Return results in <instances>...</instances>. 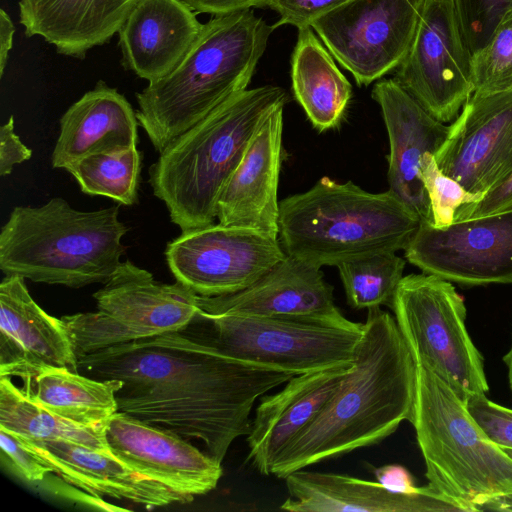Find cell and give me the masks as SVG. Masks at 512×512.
Here are the masks:
<instances>
[{"label": "cell", "instance_id": "1", "mask_svg": "<svg viewBox=\"0 0 512 512\" xmlns=\"http://www.w3.org/2000/svg\"><path fill=\"white\" fill-rule=\"evenodd\" d=\"M78 372L122 381L119 412L201 440L220 463L233 441L249 434L255 401L296 375L226 357L189 324L78 357Z\"/></svg>", "mask_w": 512, "mask_h": 512}, {"label": "cell", "instance_id": "2", "mask_svg": "<svg viewBox=\"0 0 512 512\" xmlns=\"http://www.w3.org/2000/svg\"><path fill=\"white\" fill-rule=\"evenodd\" d=\"M417 364L395 318L368 309L352 370L316 419L281 452L271 475L284 479L305 467L380 443L411 421Z\"/></svg>", "mask_w": 512, "mask_h": 512}, {"label": "cell", "instance_id": "3", "mask_svg": "<svg viewBox=\"0 0 512 512\" xmlns=\"http://www.w3.org/2000/svg\"><path fill=\"white\" fill-rule=\"evenodd\" d=\"M275 26L251 9L214 15L178 66L136 94V117L157 152L247 89Z\"/></svg>", "mask_w": 512, "mask_h": 512}, {"label": "cell", "instance_id": "4", "mask_svg": "<svg viewBox=\"0 0 512 512\" xmlns=\"http://www.w3.org/2000/svg\"><path fill=\"white\" fill-rule=\"evenodd\" d=\"M286 91L274 85L246 89L174 139L149 168V184L182 231L214 223L217 202L259 126Z\"/></svg>", "mask_w": 512, "mask_h": 512}, {"label": "cell", "instance_id": "5", "mask_svg": "<svg viewBox=\"0 0 512 512\" xmlns=\"http://www.w3.org/2000/svg\"><path fill=\"white\" fill-rule=\"evenodd\" d=\"M420 218L390 190L370 193L324 176L279 203L278 238L286 255L316 266L404 250Z\"/></svg>", "mask_w": 512, "mask_h": 512}, {"label": "cell", "instance_id": "6", "mask_svg": "<svg viewBox=\"0 0 512 512\" xmlns=\"http://www.w3.org/2000/svg\"><path fill=\"white\" fill-rule=\"evenodd\" d=\"M128 229L119 206L80 211L61 197L16 206L0 231V269L5 276L70 288L105 284L121 264Z\"/></svg>", "mask_w": 512, "mask_h": 512}, {"label": "cell", "instance_id": "7", "mask_svg": "<svg viewBox=\"0 0 512 512\" xmlns=\"http://www.w3.org/2000/svg\"><path fill=\"white\" fill-rule=\"evenodd\" d=\"M410 423L429 485L466 512L512 493V458L485 434L451 386L422 364Z\"/></svg>", "mask_w": 512, "mask_h": 512}, {"label": "cell", "instance_id": "8", "mask_svg": "<svg viewBox=\"0 0 512 512\" xmlns=\"http://www.w3.org/2000/svg\"><path fill=\"white\" fill-rule=\"evenodd\" d=\"M218 353L245 363L302 374L353 364L363 323L339 326L305 318L209 314L189 323Z\"/></svg>", "mask_w": 512, "mask_h": 512}, {"label": "cell", "instance_id": "9", "mask_svg": "<svg viewBox=\"0 0 512 512\" xmlns=\"http://www.w3.org/2000/svg\"><path fill=\"white\" fill-rule=\"evenodd\" d=\"M390 308L416 364L431 369L464 402L489 391L483 357L466 329L464 299L450 281L405 276Z\"/></svg>", "mask_w": 512, "mask_h": 512}, {"label": "cell", "instance_id": "10", "mask_svg": "<svg viewBox=\"0 0 512 512\" xmlns=\"http://www.w3.org/2000/svg\"><path fill=\"white\" fill-rule=\"evenodd\" d=\"M97 311L61 317L77 357L186 327L198 295L183 283L165 284L130 260L93 294Z\"/></svg>", "mask_w": 512, "mask_h": 512}, {"label": "cell", "instance_id": "11", "mask_svg": "<svg viewBox=\"0 0 512 512\" xmlns=\"http://www.w3.org/2000/svg\"><path fill=\"white\" fill-rule=\"evenodd\" d=\"M424 0H349L312 24L359 86L396 69L407 55Z\"/></svg>", "mask_w": 512, "mask_h": 512}, {"label": "cell", "instance_id": "12", "mask_svg": "<svg viewBox=\"0 0 512 512\" xmlns=\"http://www.w3.org/2000/svg\"><path fill=\"white\" fill-rule=\"evenodd\" d=\"M398 83L435 119L448 122L474 93L471 53L453 0H424Z\"/></svg>", "mask_w": 512, "mask_h": 512}, {"label": "cell", "instance_id": "13", "mask_svg": "<svg viewBox=\"0 0 512 512\" xmlns=\"http://www.w3.org/2000/svg\"><path fill=\"white\" fill-rule=\"evenodd\" d=\"M285 256L278 237L220 223L182 231L165 249L176 281L206 297L249 287Z\"/></svg>", "mask_w": 512, "mask_h": 512}, {"label": "cell", "instance_id": "14", "mask_svg": "<svg viewBox=\"0 0 512 512\" xmlns=\"http://www.w3.org/2000/svg\"><path fill=\"white\" fill-rule=\"evenodd\" d=\"M404 251L424 273L448 281L512 283V207L441 228L421 222Z\"/></svg>", "mask_w": 512, "mask_h": 512}, {"label": "cell", "instance_id": "15", "mask_svg": "<svg viewBox=\"0 0 512 512\" xmlns=\"http://www.w3.org/2000/svg\"><path fill=\"white\" fill-rule=\"evenodd\" d=\"M439 168L484 195L512 173V89L473 93L434 155Z\"/></svg>", "mask_w": 512, "mask_h": 512}, {"label": "cell", "instance_id": "16", "mask_svg": "<svg viewBox=\"0 0 512 512\" xmlns=\"http://www.w3.org/2000/svg\"><path fill=\"white\" fill-rule=\"evenodd\" d=\"M105 438L127 465L193 498L213 490L222 476L221 463L184 437L119 411L108 421Z\"/></svg>", "mask_w": 512, "mask_h": 512}, {"label": "cell", "instance_id": "17", "mask_svg": "<svg viewBox=\"0 0 512 512\" xmlns=\"http://www.w3.org/2000/svg\"><path fill=\"white\" fill-rule=\"evenodd\" d=\"M321 267L286 255L249 287L232 294L198 295L199 309L209 314L286 316L351 326L335 305L333 287Z\"/></svg>", "mask_w": 512, "mask_h": 512}, {"label": "cell", "instance_id": "18", "mask_svg": "<svg viewBox=\"0 0 512 512\" xmlns=\"http://www.w3.org/2000/svg\"><path fill=\"white\" fill-rule=\"evenodd\" d=\"M388 133L389 189L421 220L431 223L428 195L420 178L422 158L435 153L450 126L431 116L395 78L378 81L372 90Z\"/></svg>", "mask_w": 512, "mask_h": 512}, {"label": "cell", "instance_id": "19", "mask_svg": "<svg viewBox=\"0 0 512 512\" xmlns=\"http://www.w3.org/2000/svg\"><path fill=\"white\" fill-rule=\"evenodd\" d=\"M284 107H276L262 122L224 185L217 202L220 224L278 237Z\"/></svg>", "mask_w": 512, "mask_h": 512}, {"label": "cell", "instance_id": "20", "mask_svg": "<svg viewBox=\"0 0 512 512\" xmlns=\"http://www.w3.org/2000/svg\"><path fill=\"white\" fill-rule=\"evenodd\" d=\"M353 364L296 374L282 390L265 395L255 410L247 435V460L263 475L281 452L319 415L341 387Z\"/></svg>", "mask_w": 512, "mask_h": 512}, {"label": "cell", "instance_id": "21", "mask_svg": "<svg viewBox=\"0 0 512 512\" xmlns=\"http://www.w3.org/2000/svg\"><path fill=\"white\" fill-rule=\"evenodd\" d=\"M39 366L78 372V357L62 319L45 312L30 295L24 278L0 283V376Z\"/></svg>", "mask_w": 512, "mask_h": 512}, {"label": "cell", "instance_id": "22", "mask_svg": "<svg viewBox=\"0 0 512 512\" xmlns=\"http://www.w3.org/2000/svg\"><path fill=\"white\" fill-rule=\"evenodd\" d=\"M18 437L52 467L53 473L95 497L125 499L148 509L194 499L138 472L110 450H96L66 440L31 441Z\"/></svg>", "mask_w": 512, "mask_h": 512}, {"label": "cell", "instance_id": "23", "mask_svg": "<svg viewBox=\"0 0 512 512\" xmlns=\"http://www.w3.org/2000/svg\"><path fill=\"white\" fill-rule=\"evenodd\" d=\"M284 480L289 497L280 509L290 512H466L429 484L418 493L402 494L389 491L379 482L303 469Z\"/></svg>", "mask_w": 512, "mask_h": 512}, {"label": "cell", "instance_id": "24", "mask_svg": "<svg viewBox=\"0 0 512 512\" xmlns=\"http://www.w3.org/2000/svg\"><path fill=\"white\" fill-rule=\"evenodd\" d=\"M203 24L182 0H139L120 28L122 65L153 82L171 73Z\"/></svg>", "mask_w": 512, "mask_h": 512}, {"label": "cell", "instance_id": "25", "mask_svg": "<svg viewBox=\"0 0 512 512\" xmlns=\"http://www.w3.org/2000/svg\"><path fill=\"white\" fill-rule=\"evenodd\" d=\"M139 0H20L19 21L27 37L40 36L59 54L83 58L107 43Z\"/></svg>", "mask_w": 512, "mask_h": 512}, {"label": "cell", "instance_id": "26", "mask_svg": "<svg viewBox=\"0 0 512 512\" xmlns=\"http://www.w3.org/2000/svg\"><path fill=\"white\" fill-rule=\"evenodd\" d=\"M51 155L53 168L66 169L82 157L137 146L139 122L130 102L99 81L60 118Z\"/></svg>", "mask_w": 512, "mask_h": 512}, {"label": "cell", "instance_id": "27", "mask_svg": "<svg viewBox=\"0 0 512 512\" xmlns=\"http://www.w3.org/2000/svg\"><path fill=\"white\" fill-rule=\"evenodd\" d=\"M20 387L43 407L85 427H106L118 412V379L98 380L68 368L39 366L18 372Z\"/></svg>", "mask_w": 512, "mask_h": 512}, {"label": "cell", "instance_id": "28", "mask_svg": "<svg viewBox=\"0 0 512 512\" xmlns=\"http://www.w3.org/2000/svg\"><path fill=\"white\" fill-rule=\"evenodd\" d=\"M298 31L291 57L294 96L316 129L334 128L349 104L352 86L312 27Z\"/></svg>", "mask_w": 512, "mask_h": 512}, {"label": "cell", "instance_id": "29", "mask_svg": "<svg viewBox=\"0 0 512 512\" xmlns=\"http://www.w3.org/2000/svg\"><path fill=\"white\" fill-rule=\"evenodd\" d=\"M0 428L31 441L66 440L110 450L106 427H85L59 417L29 397L9 376H0Z\"/></svg>", "mask_w": 512, "mask_h": 512}, {"label": "cell", "instance_id": "30", "mask_svg": "<svg viewBox=\"0 0 512 512\" xmlns=\"http://www.w3.org/2000/svg\"><path fill=\"white\" fill-rule=\"evenodd\" d=\"M83 193L131 206L138 201L141 152L137 146L86 155L66 169Z\"/></svg>", "mask_w": 512, "mask_h": 512}, {"label": "cell", "instance_id": "31", "mask_svg": "<svg viewBox=\"0 0 512 512\" xmlns=\"http://www.w3.org/2000/svg\"><path fill=\"white\" fill-rule=\"evenodd\" d=\"M336 267L352 308L390 307L403 278L405 260L396 252L385 251L344 261Z\"/></svg>", "mask_w": 512, "mask_h": 512}, {"label": "cell", "instance_id": "32", "mask_svg": "<svg viewBox=\"0 0 512 512\" xmlns=\"http://www.w3.org/2000/svg\"><path fill=\"white\" fill-rule=\"evenodd\" d=\"M474 93L512 89V7L498 22L485 45L471 55Z\"/></svg>", "mask_w": 512, "mask_h": 512}, {"label": "cell", "instance_id": "33", "mask_svg": "<svg viewBox=\"0 0 512 512\" xmlns=\"http://www.w3.org/2000/svg\"><path fill=\"white\" fill-rule=\"evenodd\" d=\"M420 178L430 203L431 224L435 227L453 224L460 207L483 198L482 195L469 192L458 181L446 175L432 153H426L422 158Z\"/></svg>", "mask_w": 512, "mask_h": 512}, {"label": "cell", "instance_id": "34", "mask_svg": "<svg viewBox=\"0 0 512 512\" xmlns=\"http://www.w3.org/2000/svg\"><path fill=\"white\" fill-rule=\"evenodd\" d=\"M460 30L471 55L488 41L512 0H453Z\"/></svg>", "mask_w": 512, "mask_h": 512}, {"label": "cell", "instance_id": "35", "mask_svg": "<svg viewBox=\"0 0 512 512\" xmlns=\"http://www.w3.org/2000/svg\"><path fill=\"white\" fill-rule=\"evenodd\" d=\"M467 409L485 434L501 448L512 449V410L489 400L485 394L470 397Z\"/></svg>", "mask_w": 512, "mask_h": 512}, {"label": "cell", "instance_id": "36", "mask_svg": "<svg viewBox=\"0 0 512 512\" xmlns=\"http://www.w3.org/2000/svg\"><path fill=\"white\" fill-rule=\"evenodd\" d=\"M0 447L2 461L26 482H38L53 473L52 467L28 449L16 434L3 428H0Z\"/></svg>", "mask_w": 512, "mask_h": 512}, {"label": "cell", "instance_id": "37", "mask_svg": "<svg viewBox=\"0 0 512 512\" xmlns=\"http://www.w3.org/2000/svg\"><path fill=\"white\" fill-rule=\"evenodd\" d=\"M347 1L349 0H271L268 7L280 16L274 24L275 28L289 24L300 30L312 27L321 16Z\"/></svg>", "mask_w": 512, "mask_h": 512}, {"label": "cell", "instance_id": "38", "mask_svg": "<svg viewBox=\"0 0 512 512\" xmlns=\"http://www.w3.org/2000/svg\"><path fill=\"white\" fill-rule=\"evenodd\" d=\"M512 207V173L498 186L487 192L476 202L460 207L455 214V221L485 216Z\"/></svg>", "mask_w": 512, "mask_h": 512}, {"label": "cell", "instance_id": "39", "mask_svg": "<svg viewBox=\"0 0 512 512\" xmlns=\"http://www.w3.org/2000/svg\"><path fill=\"white\" fill-rule=\"evenodd\" d=\"M32 157V150L22 143L14 131V117L0 128V175L6 176L12 172L16 164Z\"/></svg>", "mask_w": 512, "mask_h": 512}, {"label": "cell", "instance_id": "40", "mask_svg": "<svg viewBox=\"0 0 512 512\" xmlns=\"http://www.w3.org/2000/svg\"><path fill=\"white\" fill-rule=\"evenodd\" d=\"M374 475L383 487L389 491L402 494H413L421 491L422 487L415 485L411 473L402 465L387 464L374 469Z\"/></svg>", "mask_w": 512, "mask_h": 512}, {"label": "cell", "instance_id": "41", "mask_svg": "<svg viewBox=\"0 0 512 512\" xmlns=\"http://www.w3.org/2000/svg\"><path fill=\"white\" fill-rule=\"evenodd\" d=\"M195 13L227 14L252 7H268L271 0H182Z\"/></svg>", "mask_w": 512, "mask_h": 512}, {"label": "cell", "instance_id": "42", "mask_svg": "<svg viewBox=\"0 0 512 512\" xmlns=\"http://www.w3.org/2000/svg\"><path fill=\"white\" fill-rule=\"evenodd\" d=\"M14 24L4 9H0V76L4 74L9 52L12 48Z\"/></svg>", "mask_w": 512, "mask_h": 512}, {"label": "cell", "instance_id": "43", "mask_svg": "<svg viewBox=\"0 0 512 512\" xmlns=\"http://www.w3.org/2000/svg\"><path fill=\"white\" fill-rule=\"evenodd\" d=\"M477 510L512 512V493L486 499L477 506Z\"/></svg>", "mask_w": 512, "mask_h": 512}, {"label": "cell", "instance_id": "44", "mask_svg": "<svg viewBox=\"0 0 512 512\" xmlns=\"http://www.w3.org/2000/svg\"><path fill=\"white\" fill-rule=\"evenodd\" d=\"M503 361L508 368V379L510 388L512 389V344L507 354L503 357Z\"/></svg>", "mask_w": 512, "mask_h": 512}, {"label": "cell", "instance_id": "45", "mask_svg": "<svg viewBox=\"0 0 512 512\" xmlns=\"http://www.w3.org/2000/svg\"><path fill=\"white\" fill-rule=\"evenodd\" d=\"M508 456H510L512 458V449H509V448H502Z\"/></svg>", "mask_w": 512, "mask_h": 512}]
</instances>
